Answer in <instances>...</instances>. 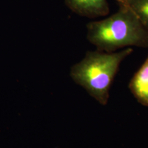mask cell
Returning a JSON list of instances; mask_svg holds the SVG:
<instances>
[{
  "label": "cell",
  "instance_id": "1",
  "mask_svg": "<svg viewBox=\"0 0 148 148\" xmlns=\"http://www.w3.org/2000/svg\"><path fill=\"white\" fill-rule=\"evenodd\" d=\"M119 5V10L112 15L87 24L89 42L98 51L105 52L130 46L148 47V29L128 7Z\"/></svg>",
  "mask_w": 148,
  "mask_h": 148
},
{
  "label": "cell",
  "instance_id": "2",
  "mask_svg": "<svg viewBox=\"0 0 148 148\" xmlns=\"http://www.w3.org/2000/svg\"><path fill=\"white\" fill-rule=\"evenodd\" d=\"M133 51L131 47L114 52L88 51L81 61L72 66L70 76L96 100L106 104L120 64Z\"/></svg>",
  "mask_w": 148,
  "mask_h": 148
},
{
  "label": "cell",
  "instance_id": "3",
  "mask_svg": "<svg viewBox=\"0 0 148 148\" xmlns=\"http://www.w3.org/2000/svg\"><path fill=\"white\" fill-rule=\"evenodd\" d=\"M64 2L76 14L90 18L106 16L110 11L106 0H64Z\"/></svg>",
  "mask_w": 148,
  "mask_h": 148
},
{
  "label": "cell",
  "instance_id": "4",
  "mask_svg": "<svg viewBox=\"0 0 148 148\" xmlns=\"http://www.w3.org/2000/svg\"><path fill=\"white\" fill-rule=\"evenodd\" d=\"M130 87L139 101L148 104V57L134 74L130 84Z\"/></svg>",
  "mask_w": 148,
  "mask_h": 148
},
{
  "label": "cell",
  "instance_id": "5",
  "mask_svg": "<svg viewBox=\"0 0 148 148\" xmlns=\"http://www.w3.org/2000/svg\"><path fill=\"white\" fill-rule=\"evenodd\" d=\"M122 5L128 7L148 29V0H128Z\"/></svg>",
  "mask_w": 148,
  "mask_h": 148
},
{
  "label": "cell",
  "instance_id": "6",
  "mask_svg": "<svg viewBox=\"0 0 148 148\" xmlns=\"http://www.w3.org/2000/svg\"><path fill=\"white\" fill-rule=\"evenodd\" d=\"M117 2H118L119 5H122L125 3L126 2H127L128 0H116Z\"/></svg>",
  "mask_w": 148,
  "mask_h": 148
}]
</instances>
